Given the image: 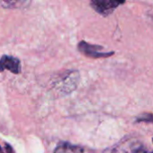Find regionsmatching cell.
<instances>
[{
	"label": "cell",
	"instance_id": "cell-9",
	"mask_svg": "<svg viewBox=\"0 0 153 153\" xmlns=\"http://www.w3.org/2000/svg\"><path fill=\"white\" fill-rule=\"evenodd\" d=\"M150 114H145L143 117H139L137 118V121L138 122H142V121H146V122H152V118H147V117L149 116Z\"/></svg>",
	"mask_w": 153,
	"mask_h": 153
},
{
	"label": "cell",
	"instance_id": "cell-12",
	"mask_svg": "<svg viewBox=\"0 0 153 153\" xmlns=\"http://www.w3.org/2000/svg\"><path fill=\"white\" fill-rule=\"evenodd\" d=\"M150 153H153V152H150Z\"/></svg>",
	"mask_w": 153,
	"mask_h": 153
},
{
	"label": "cell",
	"instance_id": "cell-3",
	"mask_svg": "<svg viewBox=\"0 0 153 153\" xmlns=\"http://www.w3.org/2000/svg\"><path fill=\"white\" fill-rule=\"evenodd\" d=\"M143 145L139 140L125 138L121 140L117 144L105 150L103 153H135Z\"/></svg>",
	"mask_w": 153,
	"mask_h": 153
},
{
	"label": "cell",
	"instance_id": "cell-6",
	"mask_svg": "<svg viewBox=\"0 0 153 153\" xmlns=\"http://www.w3.org/2000/svg\"><path fill=\"white\" fill-rule=\"evenodd\" d=\"M54 153H95L90 148L71 144L69 143L61 142L57 144Z\"/></svg>",
	"mask_w": 153,
	"mask_h": 153
},
{
	"label": "cell",
	"instance_id": "cell-10",
	"mask_svg": "<svg viewBox=\"0 0 153 153\" xmlns=\"http://www.w3.org/2000/svg\"><path fill=\"white\" fill-rule=\"evenodd\" d=\"M135 153H148V151H147V149H145L144 146H142L140 149H138V150L136 151V152Z\"/></svg>",
	"mask_w": 153,
	"mask_h": 153
},
{
	"label": "cell",
	"instance_id": "cell-7",
	"mask_svg": "<svg viewBox=\"0 0 153 153\" xmlns=\"http://www.w3.org/2000/svg\"><path fill=\"white\" fill-rule=\"evenodd\" d=\"M30 0H0V6L5 9H17L26 5Z\"/></svg>",
	"mask_w": 153,
	"mask_h": 153
},
{
	"label": "cell",
	"instance_id": "cell-4",
	"mask_svg": "<svg viewBox=\"0 0 153 153\" xmlns=\"http://www.w3.org/2000/svg\"><path fill=\"white\" fill-rule=\"evenodd\" d=\"M120 4L116 0H91V6L98 13L107 16L111 14Z\"/></svg>",
	"mask_w": 153,
	"mask_h": 153
},
{
	"label": "cell",
	"instance_id": "cell-1",
	"mask_svg": "<svg viewBox=\"0 0 153 153\" xmlns=\"http://www.w3.org/2000/svg\"><path fill=\"white\" fill-rule=\"evenodd\" d=\"M80 74L77 71L69 70L61 73L51 82L52 91L60 97L73 92L78 86Z\"/></svg>",
	"mask_w": 153,
	"mask_h": 153
},
{
	"label": "cell",
	"instance_id": "cell-11",
	"mask_svg": "<svg viewBox=\"0 0 153 153\" xmlns=\"http://www.w3.org/2000/svg\"><path fill=\"white\" fill-rule=\"evenodd\" d=\"M116 1H117L120 4H124L126 2V0H116Z\"/></svg>",
	"mask_w": 153,
	"mask_h": 153
},
{
	"label": "cell",
	"instance_id": "cell-5",
	"mask_svg": "<svg viewBox=\"0 0 153 153\" xmlns=\"http://www.w3.org/2000/svg\"><path fill=\"white\" fill-rule=\"evenodd\" d=\"M8 70L14 74H18L22 71L21 61L13 56L4 55L0 58V73Z\"/></svg>",
	"mask_w": 153,
	"mask_h": 153
},
{
	"label": "cell",
	"instance_id": "cell-2",
	"mask_svg": "<svg viewBox=\"0 0 153 153\" xmlns=\"http://www.w3.org/2000/svg\"><path fill=\"white\" fill-rule=\"evenodd\" d=\"M78 50L84 56L91 58H107L115 54L114 51L104 52L103 47L100 45H93L88 43L84 40H82L78 44Z\"/></svg>",
	"mask_w": 153,
	"mask_h": 153
},
{
	"label": "cell",
	"instance_id": "cell-8",
	"mask_svg": "<svg viewBox=\"0 0 153 153\" xmlns=\"http://www.w3.org/2000/svg\"><path fill=\"white\" fill-rule=\"evenodd\" d=\"M4 147L2 148V153H14L11 145H9L6 143H4Z\"/></svg>",
	"mask_w": 153,
	"mask_h": 153
}]
</instances>
